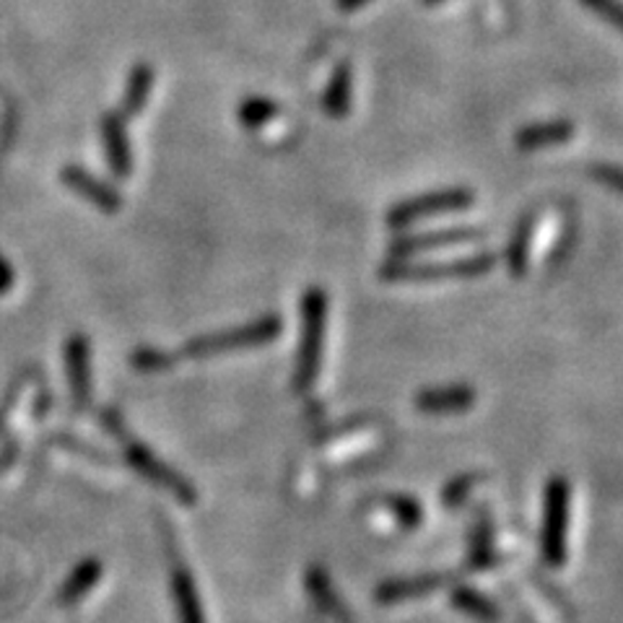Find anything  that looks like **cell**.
Segmentation results:
<instances>
[{"label": "cell", "instance_id": "1", "mask_svg": "<svg viewBox=\"0 0 623 623\" xmlns=\"http://www.w3.org/2000/svg\"><path fill=\"white\" fill-rule=\"evenodd\" d=\"M100 421L104 429H107L109 434L120 442V447L125 452V460H128V465L135 470L138 476L146 478L151 486L172 494L174 502H180L182 507H195V504H198V491L193 489V483H190L185 476H180L177 470L169 468L167 463H161L159 457L146 447V444L138 442V439L130 434L128 426H125L120 413H117L115 408H104L100 413Z\"/></svg>", "mask_w": 623, "mask_h": 623}, {"label": "cell", "instance_id": "2", "mask_svg": "<svg viewBox=\"0 0 623 623\" xmlns=\"http://www.w3.org/2000/svg\"><path fill=\"white\" fill-rule=\"evenodd\" d=\"M325 317H327V297L323 288H307L304 301H301V343L297 356V369H294V392L304 395L317 382L320 362H323L325 343Z\"/></svg>", "mask_w": 623, "mask_h": 623}, {"label": "cell", "instance_id": "3", "mask_svg": "<svg viewBox=\"0 0 623 623\" xmlns=\"http://www.w3.org/2000/svg\"><path fill=\"white\" fill-rule=\"evenodd\" d=\"M569 511H572V489L567 478H550L546 486V504H543V533L541 554L548 567H563L567 561V535Z\"/></svg>", "mask_w": 623, "mask_h": 623}, {"label": "cell", "instance_id": "4", "mask_svg": "<svg viewBox=\"0 0 623 623\" xmlns=\"http://www.w3.org/2000/svg\"><path fill=\"white\" fill-rule=\"evenodd\" d=\"M496 258L494 255L483 252L476 258L465 260H452V262H405L392 258L385 262L379 278L390 281V284H405V281H442V278H478V275H486L494 271Z\"/></svg>", "mask_w": 623, "mask_h": 623}, {"label": "cell", "instance_id": "5", "mask_svg": "<svg viewBox=\"0 0 623 623\" xmlns=\"http://www.w3.org/2000/svg\"><path fill=\"white\" fill-rule=\"evenodd\" d=\"M284 330V323H281L278 314H268V317L255 320V323L234 327V330L216 333V336L208 338H195L190 340L182 351V356L187 359H208V356H219V353L234 351V349H249V346H262L271 343L281 336Z\"/></svg>", "mask_w": 623, "mask_h": 623}, {"label": "cell", "instance_id": "6", "mask_svg": "<svg viewBox=\"0 0 623 623\" xmlns=\"http://www.w3.org/2000/svg\"><path fill=\"white\" fill-rule=\"evenodd\" d=\"M159 528H161V537H164V550H167V561H169V582H172L177 621L206 623V613H203V606H200V593H198V587H195V576L193 572H190L185 559H182L180 548H177L172 528L164 522H159Z\"/></svg>", "mask_w": 623, "mask_h": 623}, {"label": "cell", "instance_id": "7", "mask_svg": "<svg viewBox=\"0 0 623 623\" xmlns=\"http://www.w3.org/2000/svg\"><path fill=\"white\" fill-rule=\"evenodd\" d=\"M476 195L465 187H452V190H439V193H426L418 198L403 200L398 206L390 208L387 213V224L392 229H403L416 224L421 219H431V216L442 213H455L465 211V208L473 206Z\"/></svg>", "mask_w": 623, "mask_h": 623}, {"label": "cell", "instance_id": "8", "mask_svg": "<svg viewBox=\"0 0 623 623\" xmlns=\"http://www.w3.org/2000/svg\"><path fill=\"white\" fill-rule=\"evenodd\" d=\"M483 239L481 229H444V232H429V234H411V237H400L392 245V258L405 260L411 255L431 252V249H444L452 245H470V242Z\"/></svg>", "mask_w": 623, "mask_h": 623}, {"label": "cell", "instance_id": "9", "mask_svg": "<svg viewBox=\"0 0 623 623\" xmlns=\"http://www.w3.org/2000/svg\"><path fill=\"white\" fill-rule=\"evenodd\" d=\"M450 582L447 574H418L403 576V580H387L374 589V600L379 606H400V602L429 598L437 589H442Z\"/></svg>", "mask_w": 623, "mask_h": 623}, {"label": "cell", "instance_id": "10", "mask_svg": "<svg viewBox=\"0 0 623 623\" xmlns=\"http://www.w3.org/2000/svg\"><path fill=\"white\" fill-rule=\"evenodd\" d=\"M65 366H68L70 400L74 408L83 411L91 403V369H89V340L83 336H70L65 343Z\"/></svg>", "mask_w": 623, "mask_h": 623}, {"label": "cell", "instance_id": "11", "mask_svg": "<svg viewBox=\"0 0 623 623\" xmlns=\"http://www.w3.org/2000/svg\"><path fill=\"white\" fill-rule=\"evenodd\" d=\"M100 133L113 172L120 180L130 177V172H133V154H130L128 133H125V117L120 113H107L100 120Z\"/></svg>", "mask_w": 623, "mask_h": 623}, {"label": "cell", "instance_id": "12", "mask_svg": "<svg viewBox=\"0 0 623 623\" xmlns=\"http://www.w3.org/2000/svg\"><path fill=\"white\" fill-rule=\"evenodd\" d=\"M61 177H63L65 185L74 190V193L83 195V198H87L89 203H94V206L100 208V211H104V213H117V211H120V206H122L120 195H117L109 185H104V182L96 180L94 174H89L87 169H81V167H76V164H70V167L63 169Z\"/></svg>", "mask_w": 623, "mask_h": 623}, {"label": "cell", "instance_id": "13", "mask_svg": "<svg viewBox=\"0 0 623 623\" xmlns=\"http://www.w3.org/2000/svg\"><path fill=\"white\" fill-rule=\"evenodd\" d=\"M476 403V390L468 385H447V387H429L416 395V408L424 413H460L468 411Z\"/></svg>", "mask_w": 623, "mask_h": 623}, {"label": "cell", "instance_id": "14", "mask_svg": "<svg viewBox=\"0 0 623 623\" xmlns=\"http://www.w3.org/2000/svg\"><path fill=\"white\" fill-rule=\"evenodd\" d=\"M304 585H307V593H310V598L314 600V608H317L325 619H330L333 623H351V615L349 611H346L343 600L338 598L336 587H333L330 576L325 574V569H320V567L307 569Z\"/></svg>", "mask_w": 623, "mask_h": 623}, {"label": "cell", "instance_id": "15", "mask_svg": "<svg viewBox=\"0 0 623 623\" xmlns=\"http://www.w3.org/2000/svg\"><path fill=\"white\" fill-rule=\"evenodd\" d=\"M102 574H104V563L100 559H94V556H91V559H83L74 572L68 574V580L63 582L61 589H57L55 602L61 608H74L78 600L87 598L91 589L100 585Z\"/></svg>", "mask_w": 623, "mask_h": 623}, {"label": "cell", "instance_id": "16", "mask_svg": "<svg viewBox=\"0 0 623 623\" xmlns=\"http://www.w3.org/2000/svg\"><path fill=\"white\" fill-rule=\"evenodd\" d=\"M572 135H574V125L569 120L533 122V125H524L522 130H517L515 143L520 151H537V148L567 143Z\"/></svg>", "mask_w": 623, "mask_h": 623}, {"label": "cell", "instance_id": "17", "mask_svg": "<svg viewBox=\"0 0 623 623\" xmlns=\"http://www.w3.org/2000/svg\"><path fill=\"white\" fill-rule=\"evenodd\" d=\"M151 89H154V68L148 63H138L133 70H130L128 78V91L122 96V117H135L146 109V102L151 96Z\"/></svg>", "mask_w": 623, "mask_h": 623}, {"label": "cell", "instance_id": "18", "mask_svg": "<svg viewBox=\"0 0 623 623\" xmlns=\"http://www.w3.org/2000/svg\"><path fill=\"white\" fill-rule=\"evenodd\" d=\"M452 606L478 623H496L498 619H502V613H498V608L494 606V602L473 587L457 585L455 589H452Z\"/></svg>", "mask_w": 623, "mask_h": 623}, {"label": "cell", "instance_id": "19", "mask_svg": "<svg viewBox=\"0 0 623 623\" xmlns=\"http://www.w3.org/2000/svg\"><path fill=\"white\" fill-rule=\"evenodd\" d=\"M351 68L349 63H340L336 70H333L330 83H327V91L323 96V109L330 117H346L351 109Z\"/></svg>", "mask_w": 623, "mask_h": 623}, {"label": "cell", "instance_id": "20", "mask_svg": "<svg viewBox=\"0 0 623 623\" xmlns=\"http://www.w3.org/2000/svg\"><path fill=\"white\" fill-rule=\"evenodd\" d=\"M535 229V216L528 213L524 219L517 224L515 234H511L509 247H507V265L509 273L515 278H522L528 273V260H530V237H533Z\"/></svg>", "mask_w": 623, "mask_h": 623}, {"label": "cell", "instance_id": "21", "mask_svg": "<svg viewBox=\"0 0 623 623\" xmlns=\"http://www.w3.org/2000/svg\"><path fill=\"white\" fill-rule=\"evenodd\" d=\"M494 559V528H491L489 517L483 515L481 522L476 524L473 537H470V554H468V567L470 569H486Z\"/></svg>", "mask_w": 623, "mask_h": 623}, {"label": "cell", "instance_id": "22", "mask_svg": "<svg viewBox=\"0 0 623 623\" xmlns=\"http://www.w3.org/2000/svg\"><path fill=\"white\" fill-rule=\"evenodd\" d=\"M278 115V104L273 100H265V96H249V100L239 104V122L245 125V128H262V125L275 120Z\"/></svg>", "mask_w": 623, "mask_h": 623}, {"label": "cell", "instance_id": "23", "mask_svg": "<svg viewBox=\"0 0 623 623\" xmlns=\"http://www.w3.org/2000/svg\"><path fill=\"white\" fill-rule=\"evenodd\" d=\"M387 507H390L392 517H395V522L400 524V528H405V530L421 528L424 509H421V504L416 502V498H411V496H387Z\"/></svg>", "mask_w": 623, "mask_h": 623}, {"label": "cell", "instance_id": "24", "mask_svg": "<svg viewBox=\"0 0 623 623\" xmlns=\"http://www.w3.org/2000/svg\"><path fill=\"white\" fill-rule=\"evenodd\" d=\"M478 481L481 478L478 476H460V478H452V481L444 486L442 491V502L447 509H455V507H463V502L468 498L470 489L478 486Z\"/></svg>", "mask_w": 623, "mask_h": 623}, {"label": "cell", "instance_id": "25", "mask_svg": "<svg viewBox=\"0 0 623 623\" xmlns=\"http://www.w3.org/2000/svg\"><path fill=\"white\" fill-rule=\"evenodd\" d=\"M174 364V356L156 349H138L133 353V366L141 372H164Z\"/></svg>", "mask_w": 623, "mask_h": 623}, {"label": "cell", "instance_id": "26", "mask_svg": "<svg viewBox=\"0 0 623 623\" xmlns=\"http://www.w3.org/2000/svg\"><path fill=\"white\" fill-rule=\"evenodd\" d=\"M50 444H57V447L76 452V455L89 457V460H94V463H100V465H113V460H107V455H102L100 450H94V447H91V444H87V442H78V439H74L70 434H55V437H50Z\"/></svg>", "mask_w": 623, "mask_h": 623}, {"label": "cell", "instance_id": "27", "mask_svg": "<svg viewBox=\"0 0 623 623\" xmlns=\"http://www.w3.org/2000/svg\"><path fill=\"white\" fill-rule=\"evenodd\" d=\"M587 9H593L598 16L606 18L608 24L623 31V3L621 0H582Z\"/></svg>", "mask_w": 623, "mask_h": 623}, {"label": "cell", "instance_id": "28", "mask_svg": "<svg viewBox=\"0 0 623 623\" xmlns=\"http://www.w3.org/2000/svg\"><path fill=\"white\" fill-rule=\"evenodd\" d=\"M589 174L600 182V185L611 187L613 193L623 195V169L613 167V164H593L589 167Z\"/></svg>", "mask_w": 623, "mask_h": 623}, {"label": "cell", "instance_id": "29", "mask_svg": "<svg viewBox=\"0 0 623 623\" xmlns=\"http://www.w3.org/2000/svg\"><path fill=\"white\" fill-rule=\"evenodd\" d=\"M0 444H3V465H11L13 460H16L18 447H16V442H13L11 434H9V426H5L3 416H0Z\"/></svg>", "mask_w": 623, "mask_h": 623}, {"label": "cell", "instance_id": "30", "mask_svg": "<svg viewBox=\"0 0 623 623\" xmlns=\"http://www.w3.org/2000/svg\"><path fill=\"white\" fill-rule=\"evenodd\" d=\"M13 286V271L5 262V258H0V294H5Z\"/></svg>", "mask_w": 623, "mask_h": 623}, {"label": "cell", "instance_id": "31", "mask_svg": "<svg viewBox=\"0 0 623 623\" xmlns=\"http://www.w3.org/2000/svg\"><path fill=\"white\" fill-rule=\"evenodd\" d=\"M364 3H369V0H338V9L340 11H356V9H362Z\"/></svg>", "mask_w": 623, "mask_h": 623}, {"label": "cell", "instance_id": "32", "mask_svg": "<svg viewBox=\"0 0 623 623\" xmlns=\"http://www.w3.org/2000/svg\"><path fill=\"white\" fill-rule=\"evenodd\" d=\"M426 3H439V0H426Z\"/></svg>", "mask_w": 623, "mask_h": 623}]
</instances>
